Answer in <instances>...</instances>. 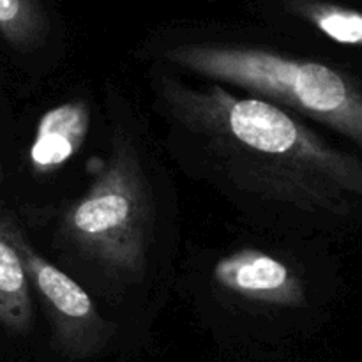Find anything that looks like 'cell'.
Returning a JSON list of instances; mask_svg holds the SVG:
<instances>
[{
	"instance_id": "cell-8",
	"label": "cell",
	"mask_w": 362,
	"mask_h": 362,
	"mask_svg": "<svg viewBox=\"0 0 362 362\" xmlns=\"http://www.w3.org/2000/svg\"><path fill=\"white\" fill-rule=\"evenodd\" d=\"M0 324L27 332L32 324L30 279L16 247L0 232Z\"/></svg>"
},
{
	"instance_id": "cell-3",
	"label": "cell",
	"mask_w": 362,
	"mask_h": 362,
	"mask_svg": "<svg viewBox=\"0 0 362 362\" xmlns=\"http://www.w3.org/2000/svg\"><path fill=\"white\" fill-rule=\"evenodd\" d=\"M152 198L131 138L113 131L110 156L90 187L67 207L60 235L85 260L112 278H140L147 265Z\"/></svg>"
},
{
	"instance_id": "cell-7",
	"label": "cell",
	"mask_w": 362,
	"mask_h": 362,
	"mask_svg": "<svg viewBox=\"0 0 362 362\" xmlns=\"http://www.w3.org/2000/svg\"><path fill=\"white\" fill-rule=\"evenodd\" d=\"M285 16L303 21L318 34L362 48V11L336 0H272Z\"/></svg>"
},
{
	"instance_id": "cell-5",
	"label": "cell",
	"mask_w": 362,
	"mask_h": 362,
	"mask_svg": "<svg viewBox=\"0 0 362 362\" xmlns=\"http://www.w3.org/2000/svg\"><path fill=\"white\" fill-rule=\"evenodd\" d=\"M218 285L253 303L281 308L306 306V292L299 276L265 251L239 250L214 265Z\"/></svg>"
},
{
	"instance_id": "cell-2",
	"label": "cell",
	"mask_w": 362,
	"mask_h": 362,
	"mask_svg": "<svg viewBox=\"0 0 362 362\" xmlns=\"http://www.w3.org/2000/svg\"><path fill=\"white\" fill-rule=\"evenodd\" d=\"M163 59L311 117L362 148V83L346 71L260 46L211 41L177 42Z\"/></svg>"
},
{
	"instance_id": "cell-6",
	"label": "cell",
	"mask_w": 362,
	"mask_h": 362,
	"mask_svg": "<svg viewBox=\"0 0 362 362\" xmlns=\"http://www.w3.org/2000/svg\"><path fill=\"white\" fill-rule=\"evenodd\" d=\"M90 126L87 101L74 99L48 110L41 117L30 145L32 170L46 175L66 165L81 148Z\"/></svg>"
},
{
	"instance_id": "cell-4",
	"label": "cell",
	"mask_w": 362,
	"mask_h": 362,
	"mask_svg": "<svg viewBox=\"0 0 362 362\" xmlns=\"http://www.w3.org/2000/svg\"><path fill=\"white\" fill-rule=\"evenodd\" d=\"M0 232L20 253L30 285L37 290L53 325L57 346L71 357H90L106 345L112 324L99 315L88 293L73 278L39 255L11 218L0 212Z\"/></svg>"
},
{
	"instance_id": "cell-9",
	"label": "cell",
	"mask_w": 362,
	"mask_h": 362,
	"mask_svg": "<svg viewBox=\"0 0 362 362\" xmlns=\"http://www.w3.org/2000/svg\"><path fill=\"white\" fill-rule=\"evenodd\" d=\"M48 30V16L39 0H0V35L13 48H37Z\"/></svg>"
},
{
	"instance_id": "cell-1",
	"label": "cell",
	"mask_w": 362,
	"mask_h": 362,
	"mask_svg": "<svg viewBox=\"0 0 362 362\" xmlns=\"http://www.w3.org/2000/svg\"><path fill=\"white\" fill-rule=\"evenodd\" d=\"M168 115L193 134L230 179L251 193L303 211L345 216L362 198V161L260 98H239L221 83L191 87L159 76Z\"/></svg>"
}]
</instances>
